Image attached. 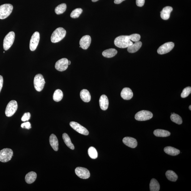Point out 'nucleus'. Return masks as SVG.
Returning <instances> with one entry per match:
<instances>
[{"instance_id": "nucleus-1", "label": "nucleus", "mask_w": 191, "mask_h": 191, "mask_svg": "<svg viewBox=\"0 0 191 191\" xmlns=\"http://www.w3.org/2000/svg\"><path fill=\"white\" fill-rule=\"evenodd\" d=\"M114 43L115 46L120 48H125L133 44L130 40L129 36H121L117 37L115 39Z\"/></svg>"}, {"instance_id": "nucleus-2", "label": "nucleus", "mask_w": 191, "mask_h": 191, "mask_svg": "<svg viewBox=\"0 0 191 191\" xmlns=\"http://www.w3.org/2000/svg\"><path fill=\"white\" fill-rule=\"evenodd\" d=\"M66 34V31L63 28H58L52 34L51 37V42L53 43H56L61 41L64 38Z\"/></svg>"}, {"instance_id": "nucleus-3", "label": "nucleus", "mask_w": 191, "mask_h": 191, "mask_svg": "<svg viewBox=\"0 0 191 191\" xmlns=\"http://www.w3.org/2000/svg\"><path fill=\"white\" fill-rule=\"evenodd\" d=\"M13 7L10 4H5L0 6V19H4L11 14Z\"/></svg>"}, {"instance_id": "nucleus-4", "label": "nucleus", "mask_w": 191, "mask_h": 191, "mask_svg": "<svg viewBox=\"0 0 191 191\" xmlns=\"http://www.w3.org/2000/svg\"><path fill=\"white\" fill-rule=\"evenodd\" d=\"M46 82L42 75L41 74L36 75L34 79V85L35 89L40 92L43 90Z\"/></svg>"}, {"instance_id": "nucleus-5", "label": "nucleus", "mask_w": 191, "mask_h": 191, "mask_svg": "<svg viewBox=\"0 0 191 191\" xmlns=\"http://www.w3.org/2000/svg\"><path fill=\"white\" fill-rule=\"evenodd\" d=\"M13 151L10 148H4L0 151V162H6L9 161L13 156Z\"/></svg>"}, {"instance_id": "nucleus-6", "label": "nucleus", "mask_w": 191, "mask_h": 191, "mask_svg": "<svg viewBox=\"0 0 191 191\" xmlns=\"http://www.w3.org/2000/svg\"><path fill=\"white\" fill-rule=\"evenodd\" d=\"M15 38L14 32H10L4 38L3 41V48L5 50L9 49L13 44Z\"/></svg>"}, {"instance_id": "nucleus-7", "label": "nucleus", "mask_w": 191, "mask_h": 191, "mask_svg": "<svg viewBox=\"0 0 191 191\" xmlns=\"http://www.w3.org/2000/svg\"><path fill=\"white\" fill-rule=\"evenodd\" d=\"M18 108V104L16 100H12L7 104L5 114L7 117H11L16 113Z\"/></svg>"}, {"instance_id": "nucleus-8", "label": "nucleus", "mask_w": 191, "mask_h": 191, "mask_svg": "<svg viewBox=\"0 0 191 191\" xmlns=\"http://www.w3.org/2000/svg\"><path fill=\"white\" fill-rule=\"evenodd\" d=\"M153 114L148 110H143L138 112L135 115V119L139 121H143L152 118Z\"/></svg>"}, {"instance_id": "nucleus-9", "label": "nucleus", "mask_w": 191, "mask_h": 191, "mask_svg": "<svg viewBox=\"0 0 191 191\" xmlns=\"http://www.w3.org/2000/svg\"><path fill=\"white\" fill-rule=\"evenodd\" d=\"M40 40V34L38 32H35L31 38L29 48L31 51L36 50L38 46Z\"/></svg>"}, {"instance_id": "nucleus-10", "label": "nucleus", "mask_w": 191, "mask_h": 191, "mask_svg": "<svg viewBox=\"0 0 191 191\" xmlns=\"http://www.w3.org/2000/svg\"><path fill=\"white\" fill-rule=\"evenodd\" d=\"M175 44L172 42H167L160 46L157 50L158 54L163 55L167 53L173 49Z\"/></svg>"}, {"instance_id": "nucleus-11", "label": "nucleus", "mask_w": 191, "mask_h": 191, "mask_svg": "<svg viewBox=\"0 0 191 191\" xmlns=\"http://www.w3.org/2000/svg\"><path fill=\"white\" fill-rule=\"evenodd\" d=\"M69 66V60L62 58L58 61L55 65V68L59 71L63 72L66 70Z\"/></svg>"}, {"instance_id": "nucleus-12", "label": "nucleus", "mask_w": 191, "mask_h": 191, "mask_svg": "<svg viewBox=\"0 0 191 191\" xmlns=\"http://www.w3.org/2000/svg\"><path fill=\"white\" fill-rule=\"evenodd\" d=\"M75 173L78 177L82 179H87L90 177L89 171L86 168L77 167L75 168Z\"/></svg>"}, {"instance_id": "nucleus-13", "label": "nucleus", "mask_w": 191, "mask_h": 191, "mask_svg": "<svg viewBox=\"0 0 191 191\" xmlns=\"http://www.w3.org/2000/svg\"><path fill=\"white\" fill-rule=\"evenodd\" d=\"M70 125L73 129L80 134L84 135H88L89 134V132L86 128L82 126L76 122H72L70 123Z\"/></svg>"}, {"instance_id": "nucleus-14", "label": "nucleus", "mask_w": 191, "mask_h": 191, "mask_svg": "<svg viewBox=\"0 0 191 191\" xmlns=\"http://www.w3.org/2000/svg\"><path fill=\"white\" fill-rule=\"evenodd\" d=\"M91 37L89 35H86L82 37L80 39L79 44L80 46L82 49L87 50L88 48L91 44Z\"/></svg>"}, {"instance_id": "nucleus-15", "label": "nucleus", "mask_w": 191, "mask_h": 191, "mask_svg": "<svg viewBox=\"0 0 191 191\" xmlns=\"http://www.w3.org/2000/svg\"><path fill=\"white\" fill-rule=\"evenodd\" d=\"M122 142L128 147L132 148L137 147L138 144L136 139L131 137H127L124 138L122 140Z\"/></svg>"}, {"instance_id": "nucleus-16", "label": "nucleus", "mask_w": 191, "mask_h": 191, "mask_svg": "<svg viewBox=\"0 0 191 191\" xmlns=\"http://www.w3.org/2000/svg\"><path fill=\"white\" fill-rule=\"evenodd\" d=\"M121 96L123 99L130 100L131 99L133 96V93L132 90L129 88L125 87L122 90L121 93Z\"/></svg>"}, {"instance_id": "nucleus-17", "label": "nucleus", "mask_w": 191, "mask_h": 191, "mask_svg": "<svg viewBox=\"0 0 191 191\" xmlns=\"http://www.w3.org/2000/svg\"><path fill=\"white\" fill-rule=\"evenodd\" d=\"M99 104L100 109L105 110L108 109L109 106V100L106 95H103L100 97Z\"/></svg>"}, {"instance_id": "nucleus-18", "label": "nucleus", "mask_w": 191, "mask_h": 191, "mask_svg": "<svg viewBox=\"0 0 191 191\" xmlns=\"http://www.w3.org/2000/svg\"><path fill=\"white\" fill-rule=\"evenodd\" d=\"M173 11L172 7L167 6L164 7L161 12V17L164 20H167L169 19L171 12Z\"/></svg>"}, {"instance_id": "nucleus-19", "label": "nucleus", "mask_w": 191, "mask_h": 191, "mask_svg": "<svg viewBox=\"0 0 191 191\" xmlns=\"http://www.w3.org/2000/svg\"><path fill=\"white\" fill-rule=\"evenodd\" d=\"M49 142L53 149L55 151H57L59 149V141L56 135L54 134H52L50 135Z\"/></svg>"}, {"instance_id": "nucleus-20", "label": "nucleus", "mask_w": 191, "mask_h": 191, "mask_svg": "<svg viewBox=\"0 0 191 191\" xmlns=\"http://www.w3.org/2000/svg\"><path fill=\"white\" fill-rule=\"evenodd\" d=\"M37 177V173L34 172H29L25 176V180L28 184H31L35 182Z\"/></svg>"}, {"instance_id": "nucleus-21", "label": "nucleus", "mask_w": 191, "mask_h": 191, "mask_svg": "<svg viewBox=\"0 0 191 191\" xmlns=\"http://www.w3.org/2000/svg\"><path fill=\"white\" fill-rule=\"evenodd\" d=\"M80 96L83 101L85 102H89L91 99L90 93L86 89L82 90L80 93Z\"/></svg>"}, {"instance_id": "nucleus-22", "label": "nucleus", "mask_w": 191, "mask_h": 191, "mask_svg": "<svg viewBox=\"0 0 191 191\" xmlns=\"http://www.w3.org/2000/svg\"><path fill=\"white\" fill-rule=\"evenodd\" d=\"M142 46V42L139 41L135 42L127 47V51L131 53H134L139 50Z\"/></svg>"}, {"instance_id": "nucleus-23", "label": "nucleus", "mask_w": 191, "mask_h": 191, "mask_svg": "<svg viewBox=\"0 0 191 191\" xmlns=\"http://www.w3.org/2000/svg\"><path fill=\"white\" fill-rule=\"evenodd\" d=\"M164 151L168 155L172 156H176L180 153L179 150L174 147L168 146L164 148Z\"/></svg>"}, {"instance_id": "nucleus-24", "label": "nucleus", "mask_w": 191, "mask_h": 191, "mask_svg": "<svg viewBox=\"0 0 191 191\" xmlns=\"http://www.w3.org/2000/svg\"><path fill=\"white\" fill-rule=\"evenodd\" d=\"M154 134L157 137H167L170 136L171 133L167 130L157 129L154 131Z\"/></svg>"}, {"instance_id": "nucleus-25", "label": "nucleus", "mask_w": 191, "mask_h": 191, "mask_svg": "<svg viewBox=\"0 0 191 191\" xmlns=\"http://www.w3.org/2000/svg\"><path fill=\"white\" fill-rule=\"evenodd\" d=\"M118 51L114 49H110L104 50L102 52L103 56L107 58L114 57L117 54Z\"/></svg>"}, {"instance_id": "nucleus-26", "label": "nucleus", "mask_w": 191, "mask_h": 191, "mask_svg": "<svg viewBox=\"0 0 191 191\" xmlns=\"http://www.w3.org/2000/svg\"><path fill=\"white\" fill-rule=\"evenodd\" d=\"M160 189V186L158 181L153 178L150 183V190L151 191H159Z\"/></svg>"}, {"instance_id": "nucleus-27", "label": "nucleus", "mask_w": 191, "mask_h": 191, "mask_svg": "<svg viewBox=\"0 0 191 191\" xmlns=\"http://www.w3.org/2000/svg\"><path fill=\"white\" fill-rule=\"evenodd\" d=\"M62 138L67 146L70 149L74 150V145L72 143L71 139H70L68 135L66 133H64L62 135Z\"/></svg>"}, {"instance_id": "nucleus-28", "label": "nucleus", "mask_w": 191, "mask_h": 191, "mask_svg": "<svg viewBox=\"0 0 191 191\" xmlns=\"http://www.w3.org/2000/svg\"><path fill=\"white\" fill-rule=\"evenodd\" d=\"M166 176L168 180L172 182H175L178 179V175L173 171L168 170L166 173Z\"/></svg>"}, {"instance_id": "nucleus-29", "label": "nucleus", "mask_w": 191, "mask_h": 191, "mask_svg": "<svg viewBox=\"0 0 191 191\" xmlns=\"http://www.w3.org/2000/svg\"><path fill=\"white\" fill-rule=\"evenodd\" d=\"M63 93L61 90L57 89L55 91L53 98L54 101L58 102L62 100L63 97Z\"/></svg>"}, {"instance_id": "nucleus-30", "label": "nucleus", "mask_w": 191, "mask_h": 191, "mask_svg": "<svg viewBox=\"0 0 191 191\" xmlns=\"http://www.w3.org/2000/svg\"><path fill=\"white\" fill-rule=\"evenodd\" d=\"M67 8L66 4L62 3L57 6L55 9V12L57 15L62 14L66 11Z\"/></svg>"}, {"instance_id": "nucleus-31", "label": "nucleus", "mask_w": 191, "mask_h": 191, "mask_svg": "<svg viewBox=\"0 0 191 191\" xmlns=\"http://www.w3.org/2000/svg\"><path fill=\"white\" fill-rule=\"evenodd\" d=\"M171 119L173 122H174L176 124L178 125L181 124L182 123V119L179 115L176 114H175V113H173L171 115Z\"/></svg>"}, {"instance_id": "nucleus-32", "label": "nucleus", "mask_w": 191, "mask_h": 191, "mask_svg": "<svg viewBox=\"0 0 191 191\" xmlns=\"http://www.w3.org/2000/svg\"><path fill=\"white\" fill-rule=\"evenodd\" d=\"M88 153L89 157L92 159H96L98 157V153L97 150L93 147H90L88 150Z\"/></svg>"}, {"instance_id": "nucleus-33", "label": "nucleus", "mask_w": 191, "mask_h": 191, "mask_svg": "<svg viewBox=\"0 0 191 191\" xmlns=\"http://www.w3.org/2000/svg\"><path fill=\"white\" fill-rule=\"evenodd\" d=\"M82 12V10L81 8H77L72 11L70 16L72 18H77L79 17Z\"/></svg>"}, {"instance_id": "nucleus-34", "label": "nucleus", "mask_w": 191, "mask_h": 191, "mask_svg": "<svg viewBox=\"0 0 191 191\" xmlns=\"http://www.w3.org/2000/svg\"><path fill=\"white\" fill-rule=\"evenodd\" d=\"M191 87H187L183 89L181 97L183 98H186L191 93Z\"/></svg>"}, {"instance_id": "nucleus-35", "label": "nucleus", "mask_w": 191, "mask_h": 191, "mask_svg": "<svg viewBox=\"0 0 191 191\" xmlns=\"http://www.w3.org/2000/svg\"><path fill=\"white\" fill-rule=\"evenodd\" d=\"M130 40L131 41L136 42H139L140 38V35L138 34H134L129 36Z\"/></svg>"}, {"instance_id": "nucleus-36", "label": "nucleus", "mask_w": 191, "mask_h": 191, "mask_svg": "<svg viewBox=\"0 0 191 191\" xmlns=\"http://www.w3.org/2000/svg\"><path fill=\"white\" fill-rule=\"evenodd\" d=\"M31 118V114L29 112L25 113L21 118L22 122H26L29 120Z\"/></svg>"}, {"instance_id": "nucleus-37", "label": "nucleus", "mask_w": 191, "mask_h": 191, "mask_svg": "<svg viewBox=\"0 0 191 191\" xmlns=\"http://www.w3.org/2000/svg\"><path fill=\"white\" fill-rule=\"evenodd\" d=\"M21 127L22 128L27 129H30L31 128V123L29 122L22 123L21 125Z\"/></svg>"}, {"instance_id": "nucleus-38", "label": "nucleus", "mask_w": 191, "mask_h": 191, "mask_svg": "<svg viewBox=\"0 0 191 191\" xmlns=\"http://www.w3.org/2000/svg\"><path fill=\"white\" fill-rule=\"evenodd\" d=\"M145 3V0H136V3L137 6L139 7H142Z\"/></svg>"}, {"instance_id": "nucleus-39", "label": "nucleus", "mask_w": 191, "mask_h": 191, "mask_svg": "<svg viewBox=\"0 0 191 191\" xmlns=\"http://www.w3.org/2000/svg\"><path fill=\"white\" fill-rule=\"evenodd\" d=\"M3 84V78L2 75H0V92L1 91Z\"/></svg>"}, {"instance_id": "nucleus-40", "label": "nucleus", "mask_w": 191, "mask_h": 191, "mask_svg": "<svg viewBox=\"0 0 191 191\" xmlns=\"http://www.w3.org/2000/svg\"><path fill=\"white\" fill-rule=\"evenodd\" d=\"M125 0H114V3L116 4H119Z\"/></svg>"}, {"instance_id": "nucleus-41", "label": "nucleus", "mask_w": 191, "mask_h": 191, "mask_svg": "<svg viewBox=\"0 0 191 191\" xmlns=\"http://www.w3.org/2000/svg\"><path fill=\"white\" fill-rule=\"evenodd\" d=\"M99 1V0H92V2H97V1Z\"/></svg>"}, {"instance_id": "nucleus-42", "label": "nucleus", "mask_w": 191, "mask_h": 191, "mask_svg": "<svg viewBox=\"0 0 191 191\" xmlns=\"http://www.w3.org/2000/svg\"><path fill=\"white\" fill-rule=\"evenodd\" d=\"M71 64V61H69V65H70V64Z\"/></svg>"}, {"instance_id": "nucleus-43", "label": "nucleus", "mask_w": 191, "mask_h": 191, "mask_svg": "<svg viewBox=\"0 0 191 191\" xmlns=\"http://www.w3.org/2000/svg\"><path fill=\"white\" fill-rule=\"evenodd\" d=\"M189 109L191 110V105H190L189 107Z\"/></svg>"}, {"instance_id": "nucleus-44", "label": "nucleus", "mask_w": 191, "mask_h": 191, "mask_svg": "<svg viewBox=\"0 0 191 191\" xmlns=\"http://www.w3.org/2000/svg\"><path fill=\"white\" fill-rule=\"evenodd\" d=\"M3 53H5V51H4V52H3Z\"/></svg>"}]
</instances>
